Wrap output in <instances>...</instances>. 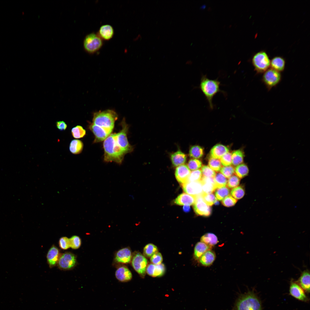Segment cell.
<instances>
[{"label": "cell", "instance_id": "obj_1", "mask_svg": "<svg viewBox=\"0 0 310 310\" xmlns=\"http://www.w3.org/2000/svg\"><path fill=\"white\" fill-rule=\"evenodd\" d=\"M116 136L117 133H111L104 141V158L106 162H114L120 164L126 153L118 145Z\"/></svg>", "mask_w": 310, "mask_h": 310}, {"label": "cell", "instance_id": "obj_2", "mask_svg": "<svg viewBox=\"0 0 310 310\" xmlns=\"http://www.w3.org/2000/svg\"><path fill=\"white\" fill-rule=\"evenodd\" d=\"M220 82L218 79H210L206 75L202 76L199 87L205 96L211 109L214 108L212 102L214 96L219 92L225 94L220 89Z\"/></svg>", "mask_w": 310, "mask_h": 310}, {"label": "cell", "instance_id": "obj_3", "mask_svg": "<svg viewBox=\"0 0 310 310\" xmlns=\"http://www.w3.org/2000/svg\"><path fill=\"white\" fill-rule=\"evenodd\" d=\"M117 118V114L113 110L99 111L94 113L92 123L113 131Z\"/></svg>", "mask_w": 310, "mask_h": 310}, {"label": "cell", "instance_id": "obj_4", "mask_svg": "<svg viewBox=\"0 0 310 310\" xmlns=\"http://www.w3.org/2000/svg\"><path fill=\"white\" fill-rule=\"evenodd\" d=\"M235 310H262L261 303L253 291H249L239 297Z\"/></svg>", "mask_w": 310, "mask_h": 310}, {"label": "cell", "instance_id": "obj_5", "mask_svg": "<svg viewBox=\"0 0 310 310\" xmlns=\"http://www.w3.org/2000/svg\"><path fill=\"white\" fill-rule=\"evenodd\" d=\"M103 45L102 39L97 34L92 32L87 35L83 41L84 50L87 53L93 54L99 51Z\"/></svg>", "mask_w": 310, "mask_h": 310}, {"label": "cell", "instance_id": "obj_6", "mask_svg": "<svg viewBox=\"0 0 310 310\" xmlns=\"http://www.w3.org/2000/svg\"><path fill=\"white\" fill-rule=\"evenodd\" d=\"M252 62L255 71L257 73H264L270 66V61L267 53L261 51L253 56Z\"/></svg>", "mask_w": 310, "mask_h": 310}, {"label": "cell", "instance_id": "obj_7", "mask_svg": "<svg viewBox=\"0 0 310 310\" xmlns=\"http://www.w3.org/2000/svg\"><path fill=\"white\" fill-rule=\"evenodd\" d=\"M121 125V129L117 133V141L119 146L127 154L132 152L133 148L128 141L127 134L129 126L125 119H123Z\"/></svg>", "mask_w": 310, "mask_h": 310}, {"label": "cell", "instance_id": "obj_8", "mask_svg": "<svg viewBox=\"0 0 310 310\" xmlns=\"http://www.w3.org/2000/svg\"><path fill=\"white\" fill-rule=\"evenodd\" d=\"M131 265L135 270L142 278H144L148 264L147 259L144 255L137 251L132 254Z\"/></svg>", "mask_w": 310, "mask_h": 310}, {"label": "cell", "instance_id": "obj_9", "mask_svg": "<svg viewBox=\"0 0 310 310\" xmlns=\"http://www.w3.org/2000/svg\"><path fill=\"white\" fill-rule=\"evenodd\" d=\"M77 263L76 255L71 252H66L61 254L57 265L60 269L67 270L73 269Z\"/></svg>", "mask_w": 310, "mask_h": 310}, {"label": "cell", "instance_id": "obj_10", "mask_svg": "<svg viewBox=\"0 0 310 310\" xmlns=\"http://www.w3.org/2000/svg\"><path fill=\"white\" fill-rule=\"evenodd\" d=\"M281 80L280 72L271 68L264 72L262 77V81L268 90L278 84Z\"/></svg>", "mask_w": 310, "mask_h": 310}, {"label": "cell", "instance_id": "obj_11", "mask_svg": "<svg viewBox=\"0 0 310 310\" xmlns=\"http://www.w3.org/2000/svg\"><path fill=\"white\" fill-rule=\"evenodd\" d=\"M193 208L195 213L197 215L208 217L211 214V207L204 201L201 195L196 196Z\"/></svg>", "mask_w": 310, "mask_h": 310}, {"label": "cell", "instance_id": "obj_12", "mask_svg": "<svg viewBox=\"0 0 310 310\" xmlns=\"http://www.w3.org/2000/svg\"><path fill=\"white\" fill-rule=\"evenodd\" d=\"M89 128L94 135V143L104 141L111 133L113 131L92 123L89 125Z\"/></svg>", "mask_w": 310, "mask_h": 310}, {"label": "cell", "instance_id": "obj_13", "mask_svg": "<svg viewBox=\"0 0 310 310\" xmlns=\"http://www.w3.org/2000/svg\"><path fill=\"white\" fill-rule=\"evenodd\" d=\"M184 192L188 194L197 196L201 195L203 193L201 181H187L182 184Z\"/></svg>", "mask_w": 310, "mask_h": 310}, {"label": "cell", "instance_id": "obj_14", "mask_svg": "<svg viewBox=\"0 0 310 310\" xmlns=\"http://www.w3.org/2000/svg\"><path fill=\"white\" fill-rule=\"evenodd\" d=\"M289 291L290 294L296 299L303 301H308L304 290L297 282L291 281Z\"/></svg>", "mask_w": 310, "mask_h": 310}, {"label": "cell", "instance_id": "obj_15", "mask_svg": "<svg viewBox=\"0 0 310 310\" xmlns=\"http://www.w3.org/2000/svg\"><path fill=\"white\" fill-rule=\"evenodd\" d=\"M190 173L188 166L183 164L177 166L175 175L177 181L182 185L187 182Z\"/></svg>", "mask_w": 310, "mask_h": 310}, {"label": "cell", "instance_id": "obj_16", "mask_svg": "<svg viewBox=\"0 0 310 310\" xmlns=\"http://www.w3.org/2000/svg\"><path fill=\"white\" fill-rule=\"evenodd\" d=\"M132 256L131 251L129 248H124L116 252L115 256V260L118 263L128 264L131 261Z\"/></svg>", "mask_w": 310, "mask_h": 310}, {"label": "cell", "instance_id": "obj_17", "mask_svg": "<svg viewBox=\"0 0 310 310\" xmlns=\"http://www.w3.org/2000/svg\"><path fill=\"white\" fill-rule=\"evenodd\" d=\"M61 255L59 249L53 245L49 249L46 255L48 264L50 268L55 266Z\"/></svg>", "mask_w": 310, "mask_h": 310}, {"label": "cell", "instance_id": "obj_18", "mask_svg": "<svg viewBox=\"0 0 310 310\" xmlns=\"http://www.w3.org/2000/svg\"><path fill=\"white\" fill-rule=\"evenodd\" d=\"M165 271V266L162 263L158 265L150 264L147 266L146 269L147 274L153 277L161 276L164 274Z\"/></svg>", "mask_w": 310, "mask_h": 310}, {"label": "cell", "instance_id": "obj_19", "mask_svg": "<svg viewBox=\"0 0 310 310\" xmlns=\"http://www.w3.org/2000/svg\"><path fill=\"white\" fill-rule=\"evenodd\" d=\"M115 276L116 278L121 282H126L130 280L132 277L131 272L126 266L119 267L116 270Z\"/></svg>", "mask_w": 310, "mask_h": 310}, {"label": "cell", "instance_id": "obj_20", "mask_svg": "<svg viewBox=\"0 0 310 310\" xmlns=\"http://www.w3.org/2000/svg\"><path fill=\"white\" fill-rule=\"evenodd\" d=\"M196 199V196L183 193L177 196L174 202L175 204L179 205L189 206L194 204Z\"/></svg>", "mask_w": 310, "mask_h": 310}, {"label": "cell", "instance_id": "obj_21", "mask_svg": "<svg viewBox=\"0 0 310 310\" xmlns=\"http://www.w3.org/2000/svg\"><path fill=\"white\" fill-rule=\"evenodd\" d=\"M216 258L215 252L211 249L204 253L198 259L199 262L202 266L208 267L211 266Z\"/></svg>", "mask_w": 310, "mask_h": 310}, {"label": "cell", "instance_id": "obj_22", "mask_svg": "<svg viewBox=\"0 0 310 310\" xmlns=\"http://www.w3.org/2000/svg\"><path fill=\"white\" fill-rule=\"evenodd\" d=\"M203 193H212L216 189L214 177H202L201 180Z\"/></svg>", "mask_w": 310, "mask_h": 310}, {"label": "cell", "instance_id": "obj_23", "mask_svg": "<svg viewBox=\"0 0 310 310\" xmlns=\"http://www.w3.org/2000/svg\"><path fill=\"white\" fill-rule=\"evenodd\" d=\"M97 34L102 40H108L113 38L114 30L111 25L105 24L100 27Z\"/></svg>", "mask_w": 310, "mask_h": 310}, {"label": "cell", "instance_id": "obj_24", "mask_svg": "<svg viewBox=\"0 0 310 310\" xmlns=\"http://www.w3.org/2000/svg\"><path fill=\"white\" fill-rule=\"evenodd\" d=\"M228 151L229 149L226 146L221 144H218L214 146L211 150L210 157L219 159Z\"/></svg>", "mask_w": 310, "mask_h": 310}, {"label": "cell", "instance_id": "obj_25", "mask_svg": "<svg viewBox=\"0 0 310 310\" xmlns=\"http://www.w3.org/2000/svg\"><path fill=\"white\" fill-rule=\"evenodd\" d=\"M306 292H310V273L307 270L304 271L297 282Z\"/></svg>", "mask_w": 310, "mask_h": 310}, {"label": "cell", "instance_id": "obj_26", "mask_svg": "<svg viewBox=\"0 0 310 310\" xmlns=\"http://www.w3.org/2000/svg\"><path fill=\"white\" fill-rule=\"evenodd\" d=\"M186 159V155L180 150L172 153L170 155L171 161L174 166L184 164Z\"/></svg>", "mask_w": 310, "mask_h": 310}, {"label": "cell", "instance_id": "obj_27", "mask_svg": "<svg viewBox=\"0 0 310 310\" xmlns=\"http://www.w3.org/2000/svg\"><path fill=\"white\" fill-rule=\"evenodd\" d=\"M212 247L201 241L197 243L194 248V258L195 260H198L204 253L207 251L211 249Z\"/></svg>", "mask_w": 310, "mask_h": 310}, {"label": "cell", "instance_id": "obj_28", "mask_svg": "<svg viewBox=\"0 0 310 310\" xmlns=\"http://www.w3.org/2000/svg\"><path fill=\"white\" fill-rule=\"evenodd\" d=\"M285 61L284 59L280 56L274 57L270 61L271 68L279 72L283 71L285 68Z\"/></svg>", "mask_w": 310, "mask_h": 310}, {"label": "cell", "instance_id": "obj_29", "mask_svg": "<svg viewBox=\"0 0 310 310\" xmlns=\"http://www.w3.org/2000/svg\"><path fill=\"white\" fill-rule=\"evenodd\" d=\"M200 241L212 247L218 242L217 236L212 233H207L203 235L200 238Z\"/></svg>", "mask_w": 310, "mask_h": 310}, {"label": "cell", "instance_id": "obj_30", "mask_svg": "<svg viewBox=\"0 0 310 310\" xmlns=\"http://www.w3.org/2000/svg\"><path fill=\"white\" fill-rule=\"evenodd\" d=\"M83 146V143L81 141L78 140H73L71 141L70 144L69 150L73 154H78L82 152Z\"/></svg>", "mask_w": 310, "mask_h": 310}, {"label": "cell", "instance_id": "obj_31", "mask_svg": "<svg viewBox=\"0 0 310 310\" xmlns=\"http://www.w3.org/2000/svg\"><path fill=\"white\" fill-rule=\"evenodd\" d=\"M232 164L234 166H237L242 164L243 161L244 154L241 150L233 151L231 154Z\"/></svg>", "mask_w": 310, "mask_h": 310}, {"label": "cell", "instance_id": "obj_32", "mask_svg": "<svg viewBox=\"0 0 310 310\" xmlns=\"http://www.w3.org/2000/svg\"><path fill=\"white\" fill-rule=\"evenodd\" d=\"M235 172L238 177L242 179L248 175L249 169L246 164L242 163L237 166Z\"/></svg>", "mask_w": 310, "mask_h": 310}, {"label": "cell", "instance_id": "obj_33", "mask_svg": "<svg viewBox=\"0 0 310 310\" xmlns=\"http://www.w3.org/2000/svg\"><path fill=\"white\" fill-rule=\"evenodd\" d=\"M214 180L216 189L225 187L227 182L226 178L220 173H216Z\"/></svg>", "mask_w": 310, "mask_h": 310}, {"label": "cell", "instance_id": "obj_34", "mask_svg": "<svg viewBox=\"0 0 310 310\" xmlns=\"http://www.w3.org/2000/svg\"><path fill=\"white\" fill-rule=\"evenodd\" d=\"M204 154V150L202 148L198 145H194L190 148L189 154L190 157L193 158L197 159L201 158Z\"/></svg>", "mask_w": 310, "mask_h": 310}, {"label": "cell", "instance_id": "obj_35", "mask_svg": "<svg viewBox=\"0 0 310 310\" xmlns=\"http://www.w3.org/2000/svg\"><path fill=\"white\" fill-rule=\"evenodd\" d=\"M215 191L216 199L219 201L222 200L228 196L230 193V190L226 187L217 188Z\"/></svg>", "mask_w": 310, "mask_h": 310}, {"label": "cell", "instance_id": "obj_36", "mask_svg": "<svg viewBox=\"0 0 310 310\" xmlns=\"http://www.w3.org/2000/svg\"><path fill=\"white\" fill-rule=\"evenodd\" d=\"M158 251L156 246L152 243H149L146 245L144 248L143 255L145 257L149 258Z\"/></svg>", "mask_w": 310, "mask_h": 310}, {"label": "cell", "instance_id": "obj_37", "mask_svg": "<svg viewBox=\"0 0 310 310\" xmlns=\"http://www.w3.org/2000/svg\"><path fill=\"white\" fill-rule=\"evenodd\" d=\"M71 133L73 137L77 139L82 138L86 134L85 130L82 126L79 125L73 128Z\"/></svg>", "mask_w": 310, "mask_h": 310}, {"label": "cell", "instance_id": "obj_38", "mask_svg": "<svg viewBox=\"0 0 310 310\" xmlns=\"http://www.w3.org/2000/svg\"><path fill=\"white\" fill-rule=\"evenodd\" d=\"M231 195L236 199L242 198L245 194V190L243 186H240L234 188L231 190Z\"/></svg>", "mask_w": 310, "mask_h": 310}, {"label": "cell", "instance_id": "obj_39", "mask_svg": "<svg viewBox=\"0 0 310 310\" xmlns=\"http://www.w3.org/2000/svg\"><path fill=\"white\" fill-rule=\"evenodd\" d=\"M208 164L210 168L216 172L220 170L222 167V164L220 160L211 157L209 159Z\"/></svg>", "mask_w": 310, "mask_h": 310}, {"label": "cell", "instance_id": "obj_40", "mask_svg": "<svg viewBox=\"0 0 310 310\" xmlns=\"http://www.w3.org/2000/svg\"><path fill=\"white\" fill-rule=\"evenodd\" d=\"M201 196L204 201L209 206H212L214 204L217 200L212 193H202Z\"/></svg>", "mask_w": 310, "mask_h": 310}, {"label": "cell", "instance_id": "obj_41", "mask_svg": "<svg viewBox=\"0 0 310 310\" xmlns=\"http://www.w3.org/2000/svg\"><path fill=\"white\" fill-rule=\"evenodd\" d=\"M202 178L201 171L199 169L195 170L191 172L187 181H199L201 180Z\"/></svg>", "mask_w": 310, "mask_h": 310}, {"label": "cell", "instance_id": "obj_42", "mask_svg": "<svg viewBox=\"0 0 310 310\" xmlns=\"http://www.w3.org/2000/svg\"><path fill=\"white\" fill-rule=\"evenodd\" d=\"M69 239L70 247L73 249H77L80 248L81 244V240L79 236L73 235Z\"/></svg>", "mask_w": 310, "mask_h": 310}, {"label": "cell", "instance_id": "obj_43", "mask_svg": "<svg viewBox=\"0 0 310 310\" xmlns=\"http://www.w3.org/2000/svg\"><path fill=\"white\" fill-rule=\"evenodd\" d=\"M187 166L190 170H197L202 166V162L197 159H191L189 160Z\"/></svg>", "mask_w": 310, "mask_h": 310}, {"label": "cell", "instance_id": "obj_44", "mask_svg": "<svg viewBox=\"0 0 310 310\" xmlns=\"http://www.w3.org/2000/svg\"><path fill=\"white\" fill-rule=\"evenodd\" d=\"M240 179L237 176L233 175L228 179L227 182V186L228 188L233 189L237 187L239 184Z\"/></svg>", "mask_w": 310, "mask_h": 310}, {"label": "cell", "instance_id": "obj_45", "mask_svg": "<svg viewBox=\"0 0 310 310\" xmlns=\"http://www.w3.org/2000/svg\"><path fill=\"white\" fill-rule=\"evenodd\" d=\"M221 173L227 178L231 177L235 173V168L232 166H224L220 170Z\"/></svg>", "mask_w": 310, "mask_h": 310}, {"label": "cell", "instance_id": "obj_46", "mask_svg": "<svg viewBox=\"0 0 310 310\" xmlns=\"http://www.w3.org/2000/svg\"><path fill=\"white\" fill-rule=\"evenodd\" d=\"M201 171L203 177H214L216 174L214 171L207 165L202 166Z\"/></svg>", "mask_w": 310, "mask_h": 310}, {"label": "cell", "instance_id": "obj_47", "mask_svg": "<svg viewBox=\"0 0 310 310\" xmlns=\"http://www.w3.org/2000/svg\"><path fill=\"white\" fill-rule=\"evenodd\" d=\"M220 161L222 165L224 166H228L232 164L231 154L229 152L225 154L220 159Z\"/></svg>", "mask_w": 310, "mask_h": 310}, {"label": "cell", "instance_id": "obj_48", "mask_svg": "<svg viewBox=\"0 0 310 310\" xmlns=\"http://www.w3.org/2000/svg\"><path fill=\"white\" fill-rule=\"evenodd\" d=\"M237 202V200L230 195H228L224 198L222 202V204L226 207L234 206Z\"/></svg>", "mask_w": 310, "mask_h": 310}, {"label": "cell", "instance_id": "obj_49", "mask_svg": "<svg viewBox=\"0 0 310 310\" xmlns=\"http://www.w3.org/2000/svg\"><path fill=\"white\" fill-rule=\"evenodd\" d=\"M59 244L60 248L63 250L70 248L69 239L66 237H62L59 239Z\"/></svg>", "mask_w": 310, "mask_h": 310}, {"label": "cell", "instance_id": "obj_50", "mask_svg": "<svg viewBox=\"0 0 310 310\" xmlns=\"http://www.w3.org/2000/svg\"><path fill=\"white\" fill-rule=\"evenodd\" d=\"M150 260L153 264L155 265L160 264H161L162 261V257L161 253L158 252L150 257Z\"/></svg>", "mask_w": 310, "mask_h": 310}, {"label": "cell", "instance_id": "obj_51", "mask_svg": "<svg viewBox=\"0 0 310 310\" xmlns=\"http://www.w3.org/2000/svg\"><path fill=\"white\" fill-rule=\"evenodd\" d=\"M56 126L57 128L60 131L65 130L67 127V125L63 121H57Z\"/></svg>", "mask_w": 310, "mask_h": 310}, {"label": "cell", "instance_id": "obj_52", "mask_svg": "<svg viewBox=\"0 0 310 310\" xmlns=\"http://www.w3.org/2000/svg\"><path fill=\"white\" fill-rule=\"evenodd\" d=\"M183 210L184 212H188L190 211L191 210L190 207L189 206L184 205L183 208Z\"/></svg>", "mask_w": 310, "mask_h": 310}, {"label": "cell", "instance_id": "obj_53", "mask_svg": "<svg viewBox=\"0 0 310 310\" xmlns=\"http://www.w3.org/2000/svg\"><path fill=\"white\" fill-rule=\"evenodd\" d=\"M214 204H215V205H218V204H219V202H218V201L217 200H216V202H215V203Z\"/></svg>", "mask_w": 310, "mask_h": 310}]
</instances>
